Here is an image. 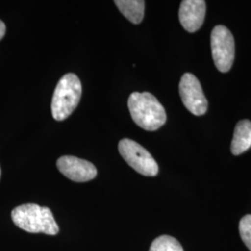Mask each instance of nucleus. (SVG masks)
I'll return each instance as SVG.
<instances>
[{"label": "nucleus", "instance_id": "obj_1", "mask_svg": "<svg viewBox=\"0 0 251 251\" xmlns=\"http://www.w3.org/2000/svg\"><path fill=\"white\" fill-rule=\"evenodd\" d=\"M127 106L133 121L145 130L154 131L167 121V114L163 105L149 92L131 93Z\"/></svg>", "mask_w": 251, "mask_h": 251}, {"label": "nucleus", "instance_id": "obj_2", "mask_svg": "<svg viewBox=\"0 0 251 251\" xmlns=\"http://www.w3.org/2000/svg\"><path fill=\"white\" fill-rule=\"evenodd\" d=\"M13 223L28 233H43L55 235L59 233L51 210L36 204H24L11 211Z\"/></svg>", "mask_w": 251, "mask_h": 251}, {"label": "nucleus", "instance_id": "obj_3", "mask_svg": "<svg viewBox=\"0 0 251 251\" xmlns=\"http://www.w3.org/2000/svg\"><path fill=\"white\" fill-rule=\"evenodd\" d=\"M82 86L76 75L69 73L58 82L51 101V114L55 120L63 121L71 116L80 100Z\"/></svg>", "mask_w": 251, "mask_h": 251}, {"label": "nucleus", "instance_id": "obj_4", "mask_svg": "<svg viewBox=\"0 0 251 251\" xmlns=\"http://www.w3.org/2000/svg\"><path fill=\"white\" fill-rule=\"evenodd\" d=\"M210 40L212 58L217 69L222 73L229 72L235 56L233 34L225 25H217L211 32Z\"/></svg>", "mask_w": 251, "mask_h": 251}, {"label": "nucleus", "instance_id": "obj_5", "mask_svg": "<svg viewBox=\"0 0 251 251\" xmlns=\"http://www.w3.org/2000/svg\"><path fill=\"white\" fill-rule=\"evenodd\" d=\"M118 151L125 161L144 176L153 177L158 173V165L151 153L130 139H123L118 144Z\"/></svg>", "mask_w": 251, "mask_h": 251}, {"label": "nucleus", "instance_id": "obj_6", "mask_svg": "<svg viewBox=\"0 0 251 251\" xmlns=\"http://www.w3.org/2000/svg\"><path fill=\"white\" fill-rule=\"evenodd\" d=\"M179 96L187 110L195 116H203L207 111V100L197 76L185 73L179 81Z\"/></svg>", "mask_w": 251, "mask_h": 251}, {"label": "nucleus", "instance_id": "obj_7", "mask_svg": "<svg viewBox=\"0 0 251 251\" xmlns=\"http://www.w3.org/2000/svg\"><path fill=\"white\" fill-rule=\"evenodd\" d=\"M57 168L66 178L76 182H86L97 176V170L92 163L72 155L60 157Z\"/></svg>", "mask_w": 251, "mask_h": 251}, {"label": "nucleus", "instance_id": "obj_8", "mask_svg": "<svg viewBox=\"0 0 251 251\" xmlns=\"http://www.w3.org/2000/svg\"><path fill=\"white\" fill-rule=\"evenodd\" d=\"M206 10L204 0H183L179 9L180 25L189 33L197 32L204 24Z\"/></svg>", "mask_w": 251, "mask_h": 251}, {"label": "nucleus", "instance_id": "obj_9", "mask_svg": "<svg viewBox=\"0 0 251 251\" xmlns=\"http://www.w3.org/2000/svg\"><path fill=\"white\" fill-rule=\"evenodd\" d=\"M251 147V122L248 119L240 120L234 128L231 144V152L239 155Z\"/></svg>", "mask_w": 251, "mask_h": 251}, {"label": "nucleus", "instance_id": "obj_10", "mask_svg": "<svg viewBox=\"0 0 251 251\" xmlns=\"http://www.w3.org/2000/svg\"><path fill=\"white\" fill-rule=\"evenodd\" d=\"M119 11L129 22L135 25L142 23L144 17L145 2L143 0H117L115 1Z\"/></svg>", "mask_w": 251, "mask_h": 251}, {"label": "nucleus", "instance_id": "obj_11", "mask_svg": "<svg viewBox=\"0 0 251 251\" xmlns=\"http://www.w3.org/2000/svg\"><path fill=\"white\" fill-rule=\"evenodd\" d=\"M149 251H183V249L176 238L164 234L152 241Z\"/></svg>", "mask_w": 251, "mask_h": 251}, {"label": "nucleus", "instance_id": "obj_12", "mask_svg": "<svg viewBox=\"0 0 251 251\" xmlns=\"http://www.w3.org/2000/svg\"><path fill=\"white\" fill-rule=\"evenodd\" d=\"M239 233L244 244L251 251V215L244 216L239 223Z\"/></svg>", "mask_w": 251, "mask_h": 251}, {"label": "nucleus", "instance_id": "obj_13", "mask_svg": "<svg viewBox=\"0 0 251 251\" xmlns=\"http://www.w3.org/2000/svg\"><path fill=\"white\" fill-rule=\"evenodd\" d=\"M6 33V25L5 24L0 20V40L4 37Z\"/></svg>", "mask_w": 251, "mask_h": 251}, {"label": "nucleus", "instance_id": "obj_14", "mask_svg": "<svg viewBox=\"0 0 251 251\" xmlns=\"http://www.w3.org/2000/svg\"><path fill=\"white\" fill-rule=\"evenodd\" d=\"M0 175H1V170H0Z\"/></svg>", "mask_w": 251, "mask_h": 251}]
</instances>
